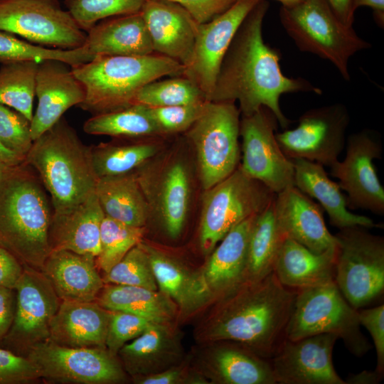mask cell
I'll return each mask as SVG.
<instances>
[{
  "label": "cell",
  "instance_id": "cell-47",
  "mask_svg": "<svg viewBox=\"0 0 384 384\" xmlns=\"http://www.w3.org/2000/svg\"><path fill=\"white\" fill-rule=\"evenodd\" d=\"M40 378L37 367L26 356L0 348V384L26 383Z\"/></svg>",
  "mask_w": 384,
  "mask_h": 384
},
{
  "label": "cell",
  "instance_id": "cell-46",
  "mask_svg": "<svg viewBox=\"0 0 384 384\" xmlns=\"http://www.w3.org/2000/svg\"><path fill=\"white\" fill-rule=\"evenodd\" d=\"M152 324L154 322L132 314L111 311L106 348L117 356L124 344L138 337Z\"/></svg>",
  "mask_w": 384,
  "mask_h": 384
},
{
  "label": "cell",
  "instance_id": "cell-21",
  "mask_svg": "<svg viewBox=\"0 0 384 384\" xmlns=\"http://www.w3.org/2000/svg\"><path fill=\"white\" fill-rule=\"evenodd\" d=\"M215 384H277L271 360L230 341L210 343L193 366Z\"/></svg>",
  "mask_w": 384,
  "mask_h": 384
},
{
  "label": "cell",
  "instance_id": "cell-50",
  "mask_svg": "<svg viewBox=\"0 0 384 384\" xmlns=\"http://www.w3.org/2000/svg\"><path fill=\"white\" fill-rule=\"evenodd\" d=\"M183 7L199 23H207L220 15L237 0H167Z\"/></svg>",
  "mask_w": 384,
  "mask_h": 384
},
{
  "label": "cell",
  "instance_id": "cell-1",
  "mask_svg": "<svg viewBox=\"0 0 384 384\" xmlns=\"http://www.w3.org/2000/svg\"><path fill=\"white\" fill-rule=\"evenodd\" d=\"M268 6L266 0H260L242 22L221 64L210 101L238 100L242 115L265 107L281 127L287 129L290 121L281 110L280 97L298 92L320 95L321 90L304 78L283 74L279 52L269 46L262 36Z\"/></svg>",
  "mask_w": 384,
  "mask_h": 384
},
{
  "label": "cell",
  "instance_id": "cell-54",
  "mask_svg": "<svg viewBox=\"0 0 384 384\" xmlns=\"http://www.w3.org/2000/svg\"><path fill=\"white\" fill-rule=\"evenodd\" d=\"M361 6H368L373 11L376 23L383 27L384 0H353V7L356 10Z\"/></svg>",
  "mask_w": 384,
  "mask_h": 384
},
{
  "label": "cell",
  "instance_id": "cell-17",
  "mask_svg": "<svg viewBox=\"0 0 384 384\" xmlns=\"http://www.w3.org/2000/svg\"><path fill=\"white\" fill-rule=\"evenodd\" d=\"M382 144L375 134L363 129L349 135L346 156L331 168V175L338 179L340 188L347 192L351 209L384 214V188L378 177L373 160L381 159Z\"/></svg>",
  "mask_w": 384,
  "mask_h": 384
},
{
  "label": "cell",
  "instance_id": "cell-27",
  "mask_svg": "<svg viewBox=\"0 0 384 384\" xmlns=\"http://www.w3.org/2000/svg\"><path fill=\"white\" fill-rule=\"evenodd\" d=\"M141 245L146 252L158 289L177 306L179 318L187 317L212 304L198 271L193 272L179 260L146 242Z\"/></svg>",
  "mask_w": 384,
  "mask_h": 384
},
{
  "label": "cell",
  "instance_id": "cell-11",
  "mask_svg": "<svg viewBox=\"0 0 384 384\" xmlns=\"http://www.w3.org/2000/svg\"><path fill=\"white\" fill-rule=\"evenodd\" d=\"M134 173L150 215H155L169 237H179L188 217L191 196L186 160L175 152L158 154Z\"/></svg>",
  "mask_w": 384,
  "mask_h": 384
},
{
  "label": "cell",
  "instance_id": "cell-35",
  "mask_svg": "<svg viewBox=\"0 0 384 384\" xmlns=\"http://www.w3.org/2000/svg\"><path fill=\"white\" fill-rule=\"evenodd\" d=\"M274 198L256 215L250 230L246 273V281L248 282L260 280L273 272L286 238L276 220Z\"/></svg>",
  "mask_w": 384,
  "mask_h": 384
},
{
  "label": "cell",
  "instance_id": "cell-56",
  "mask_svg": "<svg viewBox=\"0 0 384 384\" xmlns=\"http://www.w3.org/2000/svg\"><path fill=\"white\" fill-rule=\"evenodd\" d=\"M0 159L9 167H16L22 164L23 159L5 148L0 142Z\"/></svg>",
  "mask_w": 384,
  "mask_h": 384
},
{
  "label": "cell",
  "instance_id": "cell-57",
  "mask_svg": "<svg viewBox=\"0 0 384 384\" xmlns=\"http://www.w3.org/2000/svg\"><path fill=\"white\" fill-rule=\"evenodd\" d=\"M11 169V167L8 166L0 159V186L2 184L3 181H4L5 178L6 177Z\"/></svg>",
  "mask_w": 384,
  "mask_h": 384
},
{
  "label": "cell",
  "instance_id": "cell-10",
  "mask_svg": "<svg viewBox=\"0 0 384 384\" xmlns=\"http://www.w3.org/2000/svg\"><path fill=\"white\" fill-rule=\"evenodd\" d=\"M240 114L235 102L209 101L186 131L204 190L227 178L239 166Z\"/></svg>",
  "mask_w": 384,
  "mask_h": 384
},
{
  "label": "cell",
  "instance_id": "cell-8",
  "mask_svg": "<svg viewBox=\"0 0 384 384\" xmlns=\"http://www.w3.org/2000/svg\"><path fill=\"white\" fill-rule=\"evenodd\" d=\"M353 225L339 229L335 283L356 309L375 304L384 292V239Z\"/></svg>",
  "mask_w": 384,
  "mask_h": 384
},
{
  "label": "cell",
  "instance_id": "cell-42",
  "mask_svg": "<svg viewBox=\"0 0 384 384\" xmlns=\"http://www.w3.org/2000/svg\"><path fill=\"white\" fill-rule=\"evenodd\" d=\"M146 1L65 0V5L78 26L87 32L105 18L139 12Z\"/></svg>",
  "mask_w": 384,
  "mask_h": 384
},
{
  "label": "cell",
  "instance_id": "cell-51",
  "mask_svg": "<svg viewBox=\"0 0 384 384\" xmlns=\"http://www.w3.org/2000/svg\"><path fill=\"white\" fill-rule=\"evenodd\" d=\"M23 265L9 250L0 247V286L14 289Z\"/></svg>",
  "mask_w": 384,
  "mask_h": 384
},
{
  "label": "cell",
  "instance_id": "cell-55",
  "mask_svg": "<svg viewBox=\"0 0 384 384\" xmlns=\"http://www.w3.org/2000/svg\"><path fill=\"white\" fill-rule=\"evenodd\" d=\"M383 375L375 370H363L359 373L348 375L345 381L346 384H375L381 381Z\"/></svg>",
  "mask_w": 384,
  "mask_h": 384
},
{
  "label": "cell",
  "instance_id": "cell-48",
  "mask_svg": "<svg viewBox=\"0 0 384 384\" xmlns=\"http://www.w3.org/2000/svg\"><path fill=\"white\" fill-rule=\"evenodd\" d=\"M190 359L164 370L143 376L134 377L139 384H206L208 380L194 367L190 366Z\"/></svg>",
  "mask_w": 384,
  "mask_h": 384
},
{
  "label": "cell",
  "instance_id": "cell-32",
  "mask_svg": "<svg viewBox=\"0 0 384 384\" xmlns=\"http://www.w3.org/2000/svg\"><path fill=\"white\" fill-rule=\"evenodd\" d=\"M292 161L294 169V186L319 202L333 226L338 229L353 225L367 228L378 227L371 218L348 210L346 197L338 183L330 179L323 165L304 159Z\"/></svg>",
  "mask_w": 384,
  "mask_h": 384
},
{
  "label": "cell",
  "instance_id": "cell-41",
  "mask_svg": "<svg viewBox=\"0 0 384 384\" xmlns=\"http://www.w3.org/2000/svg\"><path fill=\"white\" fill-rule=\"evenodd\" d=\"M146 227L131 226L105 216L100 228V250L96 264L104 274L142 241Z\"/></svg>",
  "mask_w": 384,
  "mask_h": 384
},
{
  "label": "cell",
  "instance_id": "cell-15",
  "mask_svg": "<svg viewBox=\"0 0 384 384\" xmlns=\"http://www.w3.org/2000/svg\"><path fill=\"white\" fill-rule=\"evenodd\" d=\"M350 117L347 107L336 103L306 111L293 129L276 132L277 143L289 159H304L331 166L346 144Z\"/></svg>",
  "mask_w": 384,
  "mask_h": 384
},
{
  "label": "cell",
  "instance_id": "cell-29",
  "mask_svg": "<svg viewBox=\"0 0 384 384\" xmlns=\"http://www.w3.org/2000/svg\"><path fill=\"white\" fill-rule=\"evenodd\" d=\"M105 216L95 192L68 212L53 213L49 229L51 251L65 250L97 257Z\"/></svg>",
  "mask_w": 384,
  "mask_h": 384
},
{
  "label": "cell",
  "instance_id": "cell-31",
  "mask_svg": "<svg viewBox=\"0 0 384 384\" xmlns=\"http://www.w3.org/2000/svg\"><path fill=\"white\" fill-rule=\"evenodd\" d=\"M336 257V245L315 253L286 238L273 272L282 285L294 290L321 286L335 282Z\"/></svg>",
  "mask_w": 384,
  "mask_h": 384
},
{
  "label": "cell",
  "instance_id": "cell-12",
  "mask_svg": "<svg viewBox=\"0 0 384 384\" xmlns=\"http://www.w3.org/2000/svg\"><path fill=\"white\" fill-rule=\"evenodd\" d=\"M0 31L63 50L82 47L87 37L58 0H0Z\"/></svg>",
  "mask_w": 384,
  "mask_h": 384
},
{
  "label": "cell",
  "instance_id": "cell-36",
  "mask_svg": "<svg viewBox=\"0 0 384 384\" xmlns=\"http://www.w3.org/2000/svg\"><path fill=\"white\" fill-rule=\"evenodd\" d=\"M82 129L87 134L117 139H138L162 136L149 107L139 104L94 114L85 122Z\"/></svg>",
  "mask_w": 384,
  "mask_h": 384
},
{
  "label": "cell",
  "instance_id": "cell-25",
  "mask_svg": "<svg viewBox=\"0 0 384 384\" xmlns=\"http://www.w3.org/2000/svg\"><path fill=\"white\" fill-rule=\"evenodd\" d=\"M117 356L125 372L133 378L164 370L183 360L180 338L172 324H151L124 344Z\"/></svg>",
  "mask_w": 384,
  "mask_h": 384
},
{
  "label": "cell",
  "instance_id": "cell-18",
  "mask_svg": "<svg viewBox=\"0 0 384 384\" xmlns=\"http://www.w3.org/2000/svg\"><path fill=\"white\" fill-rule=\"evenodd\" d=\"M260 0H237L213 20L199 24L191 60L182 75L191 80L210 101L229 46L247 15Z\"/></svg>",
  "mask_w": 384,
  "mask_h": 384
},
{
  "label": "cell",
  "instance_id": "cell-33",
  "mask_svg": "<svg viewBox=\"0 0 384 384\" xmlns=\"http://www.w3.org/2000/svg\"><path fill=\"white\" fill-rule=\"evenodd\" d=\"M95 194L105 215L134 227H146L150 216L134 171L97 178Z\"/></svg>",
  "mask_w": 384,
  "mask_h": 384
},
{
  "label": "cell",
  "instance_id": "cell-5",
  "mask_svg": "<svg viewBox=\"0 0 384 384\" xmlns=\"http://www.w3.org/2000/svg\"><path fill=\"white\" fill-rule=\"evenodd\" d=\"M71 69L85 88V100L78 107L94 115L132 105L144 85L164 76L182 75L185 68L154 53L143 56H95Z\"/></svg>",
  "mask_w": 384,
  "mask_h": 384
},
{
  "label": "cell",
  "instance_id": "cell-58",
  "mask_svg": "<svg viewBox=\"0 0 384 384\" xmlns=\"http://www.w3.org/2000/svg\"><path fill=\"white\" fill-rule=\"evenodd\" d=\"M276 1H279L282 4V6H292L297 4H299L303 0H276Z\"/></svg>",
  "mask_w": 384,
  "mask_h": 384
},
{
  "label": "cell",
  "instance_id": "cell-52",
  "mask_svg": "<svg viewBox=\"0 0 384 384\" xmlns=\"http://www.w3.org/2000/svg\"><path fill=\"white\" fill-rule=\"evenodd\" d=\"M14 289L0 286V341L8 334L14 317Z\"/></svg>",
  "mask_w": 384,
  "mask_h": 384
},
{
  "label": "cell",
  "instance_id": "cell-40",
  "mask_svg": "<svg viewBox=\"0 0 384 384\" xmlns=\"http://www.w3.org/2000/svg\"><path fill=\"white\" fill-rule=\"evenodd\" d=\"M95 57L85 46L72 50L46 48L22 41L12 33L0 31V63L58 60L70 66L89 62Z\"/></svg>",
  "mask_w": 384,
  "mask_h": 384
},
{
  "label": "cell",
  "instance_id": "cell-4",
  "mask_svg": "<svg viewBox=\"0 0 384 384\" xmlns=\"http://www.w3.org/2000/svg\"><path fill=\"white\" fill-rule=\"evenodd\" d=\"M23 163L38 172L53 213L73 209L95 192L90 146L63 117L33 142Z\"/></svg>",
  "mask_w": 384,
  "mask_h": 384
},
{
  "label": "cell",
  "instance_id": "cell-39",
  "mask_svg": "<svg viewBox=\"0 0 384 384\" xmlns=\"http://www.w3.org/2000/svg\"><path fill=\"white\" fill-rule=\"evenodd\" d=\"M209 101L203 92L191 80L183 76L151 81L136 95L133 104L149 107L198 104Z\"/></svg>",
  "mask_w": 384,
  "mask_h": 384
},
{
  "label": "cell",
  "instance_id": "cell-43",
  "mask_svg": "<svg viewBox=\"0 0 384 384\" xmlns=\"http://www.w3.org/2000/svg\"><path fill=\"white\" fill-rule=\"evenodd\" d=\"M105 284L158 290L154 272L141 242L133 247L102 278Z\"/></svg>",
  "mask_w": 384,
  "mask_h": 384
},
{
  "label": "cell",
  "instance_id": "cell-19",
  "mask_svg": "<svg viewBox=\"0 0 384 384\" xmlns=\"http://www.w3.org/2000/svg\"><path fill=\"white\" fill-rule=\"evenodd\" d=\"M338 339L321 334L299 340L286 338L270 359L277 384H346L332 361Z\"/></svg>",
  "mask_w": 384,
  "mask_h": 384
},
{
  "label": "cell",
  "instance_id": "cell-26",
  "mask_svg": "<svg viewBox=\"0 0 384 384\" xmlns=\"http://www.w3.org/2000/svg\"><path fill=\"white\" fill-rule=\"evenodd\" d=\"M41 271L60 301H96L105 285L96 257L69 250H52Z\"/></svg>",
  "mask_w": 384,
  "mask_h": 384
},
{
  "label": "cell",
  "instance_id": "cell-37",
  "mask_svg": "<svg viewBox=\"0 0 384 384\" xmlns=\"http://www.w3.org/2000/svg\"><path fill=\"white\" fill-rule=\"evenodd\" d=\"M143 139L90 146L92 166L97 178L134 171L159 154L161 149L159 143Z\"/></svg>",
  "mask_w": 384,
  "mask_h": 384
},
{
  "label": "cell",
  "instance_id": "cell-6",
  "mask_svg": "<svg viewBox=\"0 0 384 384\" xmlns=\"http://www.w3.org/2000/svg\"><path fill=\"white\" fill-rule=\"evenodd\" d=\"M281 23L297 48L331 63L348 81L350 58L371 47L358 36L353 26L344 24L326 0H303L292 6H282Z\"/></svg>",
  "mask_w": 384,
  "mask_h": 384
},
{
  "label": "cell",
  "instance_id": "cell-53",
  "mask_svg": "<svg viewBox=\"0 0 384 384\" xmlns=\"http://www.w3.org/2000/svg\"><path fill=\"white\" fill-rule=\"evenodd\" d=\"M336 16L344 24L353 26L354 21L353 0H326Z\"/></svg>",
  "mask_w": 384,
  "mask_h": 384
},
{
  "label": "cell",
  "instance_id": "cell-24",
  "mask_svg": "<svg viewBox=\"0 0 384 384\" xmlns=\"http://www.w3.org/2000/svg\"><path fill=\"white\" fill-rule=\"evenodd\" d=\"M255 216L245 219L231 229L198 270L212 304L246 282L247 245Z\"/></svg>",
  "mask_w": 384,
  "mask_h": 384
},
{
  "label": "cell",
  "instance_id": "cell-14",
  "mask_svg": "<svg viewBox=\"0 0 384 384\" xmlns=\"http://www.w3.org/2000/svg\"><path fill=\"white\" fill-rule=\"evenodd\" d=\"M277 119L267 107L242 115L240 122L242 138L241 170L274 193L294 186L292 161L279 147L275 137Z\"/></svg>",
  "mask_w": 384,
  "mask_h": 384
},
{
  "label": "cell",
  "instance_id": "cell-3",
  "mask_svg": "<svg viewBox=\"0 0 384 384\" xmlns=\"http://www.w3.org/2000/svg\"><path fill=\"white\" fill-rule=\"evenodd\" d=\"M46 191L24 163L11 168L0 186V247L39 270L51 252L53 206Z\"/></svg>",
  "mask_w": 384,
  "mask_h": 384
},
{
  "label": "cell",
  "instance_id": "cell-45",
  "mask_svg": "<svg viewBox=\"0 0 384 384\" xmlns=\"http://www.w3.org/2000/svg\"><path fill=\"white\" fill-rule=\"evenodd\" d=\"M208 102L148 107L161 135H166L186 132L202 114Z\"/></svg>",
  "mask_w": 384,
  "mask_h": 384
},
{
  "label": "cell",
  "instance_id": "cell-30",
  "mask_svg": "<svg viewBox=\"0 0 384 384\" xmlns=\"http://www.w3.org/2000/svg\"><path fill=\"white\" fill-rule=\"evenodd\" d=\"M83 46L94 57L143 56L154 53L141 11L99 21L87 31Z\"/></svg>",
  "mask_w": 384,
  "mask_h": 384
},
{
  "label": "cell",
  "instance_id": "cell-20",
  "mask_svg": "<svg viewBox=\"0 0 384 384\" xmlns=\"http://www.w3.org/2000/svg\"><path fill=\"white\" fill-rule=\"evenodd\" d=\"M35 95L38 105L31 120L33 141L53 126L68 109L80 105L85 97V88L70 65L49 59L38 63Z\"/></svg>",
  "mask_w": 384,
  "mask_h": 384
},
{
  "label": "cell",
  "instance_id": "cell-49",
  "mask_svg": "<svg viewBox=\"0 0 384 384\" xmlns=\"http://www.w3.org/2000/svg\"><path fill=\"white\" fill-rule=\"evenodd\" d=\"M361 326L370 333L376 352L375 370L384 375V304L358 309Z\"/></svg>",
  "mask_w": 384,
  "mask_h": 384
},
{
  "label": "cell",
  "instance_id": "cell-44",
  "mask_svg": "<svg viewBox=\"0 0 384 384\" xmlns=\"http://www.w3.org/2000/svg\"><path fill=\"white\" fill-rule=\"evenodd\" d=\"M31 121L16 110L0 103V142L22 159L33 144Z\"/></svg>",
  "mask_w": 384,
  "mask_h": 384
},
{
  "label": "cell",
  "instance_id": "cell-34",
  "mask_svg": "<svg viewBox=\"0 0 384 384\" xmlns=\"http://www.w3.org/2000/svg\"><path fill=\"white\" fill-rule=\"evenodd\" d=\"M96 302L109 311L132 314L156 324H173L179 318L176 304L159 289L107 284Z\"/></svg>",
  "mask_w": 384,
  "mask_h": 384
},
{
  "label": "cell",
  "instance_id": "cell-28",
  "mask_svg": "<svg viewBox=\"0 0 384 384\" xmlns=\"http://www.w3.org/2000/svg\"><path fill=\"white\" fill-rule=\"evenodd\" d=\"M110 314L96 301H61L50 324L49 339L69 347L106 348Z\"/></svg>",
  "mask_w": 384,
  "mask_h": 384
},
{
  "label": "cell",
  "instance_id": "cell-7",
  "mask_svg": "<svg viewBox=\"0 0 384 384\" xmlns=\"http://www.w3.org/2000/svg\"><path fill=\"white\" fill-rule=\"evenodd\" d=\"M321 334L337 336L357 357L372 348L361 331L358 310L347 302L335 282L297 290L287 338L295 341Z\"/></svg>",
  "mask_w": 384,
  "mask_h": 384
},
{
  "label": "cell",
  "instance_id": "cell-2",
  "mask_svg": "<svg viewBox=\"0 0 384 384\" xmlns=\"http://www.w3.org/2000/svg\"><path fill=\"white\" fill-rule=\"evenodd\" d=\"M297 290L282 285L274 272L246 281L211 305L196 329L197 342L230 341L271 359L287 338Z\"/></svg>",
  "mask_w": 384,
  "mask_h": 384
},
{
  "label": "cell",
  "instance_id": "cell-9",
  "mask_svg": "<svg viewBox=\"0 0 384 384\" xmlns=\"http://www.w3.org/2000/svg\"><path fill=\"white\" fill-rule=\"evenodd\" d=\"M199 227V245L208 255L226 234L245 219L258 214L274 198L260 181L238 167L227 178L204 190Z\"/></svg>",
  "mask_w": 384,
  "mask_h": 384
},
{
  "label": "cell",
  "instance_id": "cell-22",
  "mask_svg": "<svg viewBox=\"0 0 384 384\" xmlns=\"http://www.w3.org/2000/svg\"><path fill=\"white\" fill-rule=\"evenodd\" d=\"M141 14L154 51L174 59L184 68L193 51L198 26L181 5L167 0H146Z\"/></svg>",
  "mask_w": 384,
  "mask_h": 384
},
{
  "label": "cell",
  "instance_id": "cell-13",
  "mask_svg": "<svg viewBox=\"0 0 384 384\" xmlns=\"http://www.w3.org/2000/svg\"><path fill=\"white\" fill-rule=\"evenodd\" d=\"M41 378L60 383L112 384L126 380V372L117 356L107 348L69 347L50 339L38 343L26 352Z\"/></svg>",
  "mask_w": 384,
  "mask_h": 384
},
{
  "label": "cell",
  "instance_id": "cell-23",
  "mask_svg": "<svg viewBox=\"0 0 384 384\" xmlns=\"http://www.w3.org/2000/svg\"><path fill=\"white\" fill-rule=\"evenodd\" d=\"M274 210L277 225L286 238L315 253L336 245V236L326 226L321 206L295 186L276 193Z\"/></svg>",
  "mask_w": 384,
  "mask_h": 384
},
{
  "label": "cell",
  "instance_id": "cell-38",
  "mask_svg": "<svg viewBox=\"0 0 384 384\" xmlns=\"http://www.w3.org/2000/svg\"><path fill=\"white\" fill-rule=\"evenodd\" d=\"M38 63L33 60L3 63L0 68V103L33 117L36 75Z\"/></svg>",
  "mask_w": 384,
  "mask_h": 384
},
{
  "label": "cell",
  "instance_id": "cell-16",
  "mask_svg": "<svg viewBox=\"0 0 384 384\" xmlns=\"http://www.w3.org/2000/svg\"><path fill=\"white\" fill-rule=\"evenodd\" d=\"M14 290V317L2 341L7 349L19 355L49 339L50 324L61 301L44 274L29 266H24Z\"/></svg>",
  "mask_w": 384,
  "mask_h": 384
}]
</instances>
